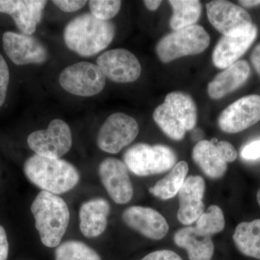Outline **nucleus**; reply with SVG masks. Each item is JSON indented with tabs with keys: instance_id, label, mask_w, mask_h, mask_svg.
<instances>
[{
	"instance_id": "obj_3",
	"label": "nucleus",
	"mask_w": 260,
	"mask_h": 260,
	"mask_svg": "<svg viewBox=\"0 0 260 260\" xmlns=\"http://www.w3.org/2000/svg\"><path fill=\"white\" fill-rule=\"evenodd\" d=\"M30 210L42 244L49 248L59 246L70 223L66 202L58 195L41 191L32 201Z\"/></svg>"
},
{
	"instance_id": "obj_30",
	"label": "nucleus",
	"mask_w": 260,
	"mask_h": 260,
	"mask_svg": "<svg viewBox=\"0 0 260 260\" xmlns=\"http://www.w3.org/2000/svg\"><path fill=\"white\" fill-rule=\"evenodd\" d=\"M10 81V71L4 57L0 54V107L4 104Z\"/></svg>"
},
{
	"instance_id": "obj_18",
	"label": "nucleus",
	"mask_w": 260,
	"mask_h": 260,
	"mask_svg": "<svg viewBox=\"0 0 260 260\" xmlns=\"http://www.w3.org/2000/svg\"><path fill=\"white\" fill-rule=\"evenodd\" d=\"M110 210V204L104 198H93L84 202L79 210L80 229L84 237L92 239L104 234Z\"/></svg>"
},
{
	"instance_id": "obj_4",
	"label": "nucleus",
	"mask_w": 260,
	"mask_h": 260,
	"mask_svg": "<svg viewBox=\"0 0 260 260\" xmlns=\"http://www.w3.org/2000/svg\"><path fill=\"white\" fill-rule=\"evenodd\" d=\"M124 162L130 172L139 177L155 175L171 170L177 164L174 150L164 145L137 143L124 154Z\"/></svg>"
},
{
	"instance_id": "obj_6",
	"label": "nucleus",
	"mask_w": 260,
	"mask_h": 260,
	"mask_svg": "<svg viewBox=\"0 0 260 260\" xmlns=\"http://www.w3.org/2000/svg\"><path fill=\"white\" fill-rule=\"evenodd\" d=\"M59 81L68 93L90 97L104 90L107 78L97 64L80 61L67 67L59 75Z\"/></svg>"
},
{
	"instance_id": "obj_31",
	"label": "nucleus",
	"mask_w": 260,
	"mask_h": 260,
	"mask_svg": "<svg viewBox=\"0 0 260 260\" xmlns=\"http://www.w3.org/2000/svg\"><path fill=\"white\" fill-rule=\"evenodd\" d=\"M215 146L224 161L232 162L237 160V151L232 143L227 141H220L215 144Z\"/></svg>"
},
{
	"instance_id": "obj_13",
	"label": "nucleus",
	"mask_w": 260,
	"mask_h": 260,
	"mask_svg": "<svg viewBox=\"0 0 260 260\" xmlns=\"http://www.w3.org/2000/svg\"><path fill=\"white\" fill-rule=\"evenodd\" d=\"M3 41L5 52L15 64H42L47 60V49L36 38L8 31Z\"/></svg>"
},
{
	"instance_id": "obj_1",
	"label": "nucleus",
	"mask_w": 260,
	"mask_h": 260,
	"mask_svg": "<svg viewBox=\"0 0 260 260\" xmlns=\"http://www.w3.org/2000/svg\"><path fill=\"white\" fill-rule=\"evenodd\" d=\"M115 25L99 20L91 13H84L65 27L67 47L82 56H91L109 47L115 36Z\"/></svg>"
},
{
	"instance_id": "obj_14",
	"label": "nucleus",
	"mask_w": 260,
	"mask_h": 260,
	"mask_svg": "<svg viewBox=\"0 0 260 260\" xmlns=\"http://www.w3.org/2000/svg\"><path fill=\"white\" fill-rule=\"evenodd\" d=\"M122 220L126 225L153 240H160L167 236L169 226L161 214L153 208L132 206L122 213Z\"/></svg>"
},
{
	"instance_id": "obj_27",
	"label": "nucleus",
	"mask_w": 260,
	"mask_h": 260,
	"mask_svg": "<svg viewBox=\"0 0 260 260\" xmlns=\"http://www.w3.org/2000/svg\"><path fill=\"white\" fill-rule=\"evenodd\" d=\"M55 260H102L93 248L77 240L67 241L56 246Z\"/></svg>"
},
{
	"instance_id": "obj_10",
	"label": "nucleus",
	"mask_w": 260,
	"mask_h": 260,
	"mask_svg": "<svg viewBox=\"0 0 260 260\" xmlns=\"http://www.w3.org/2000/svg\"><path fill=\"white\" fill-rule=\"evenodd\" d=\"M260 121V95H246L224 109L218 126L224 133L234 134L244 131Z\"/></svg>"
},
{
	"instance_id": "obj_32",
	"label": "nucleus",
	"mask_w": 260,
	"mask_h": 260,
	"mask_svg": "<svg viewBox=\"0 0 260 260\" xmlns=\"http://www.w3.org/2000/svg\"><path fill=\"white\" fill-rule=\"evenodd\" d=\"M240 154L244 160H253L260 158V139L244 145L241 150Z\"/></svg>"
},
{
	"instance_id": "obj_9",
	"label": "nucleus",
	"mask_w": 260,
	"mask_h": 260,
	"mask_svg": "<svg viewBox=\"0 0 260 260\" xmlns=\"http://www.w3.org/2000/svg\"><path fill=\"white\" fill-rule=\"evenodd\" d=\"M139 133V125L134 118L124 114L114 113L107 118L97 135L99 149L116 154L133 143Z\"/></svg>"
},
{
	"instance_id": "obj_26",
	"label": "nucleus",
	"mask_w": 260,
	"mask_h": 260,
	"mask_svg": "<svg viewBox=\"0 0 260 260\" xmlns=\"http://www.w3.org/2000/svg\"><path fill=\"white\" fill-rule=\"evenodd\" d=\"M153 119L162 131L171 139L181 140L186 134V128L182 121L166 103L155 108Z\"/></svg>"
},
{
	"instance_id": "obj_21",
	"label": "nucleus",
	"mask_w": 260,
	"mask_h": 260,
	"mask_svg": "<svg viewBox=\"0 0 260 260\" xmlns=\"http://www.w3.org/2000/svg\"><path fill=\"white\" fill-rule=\"evenodd\" d=\"M192 158L208 178L220 179L226 172L227 162L224 161L215 144L208 140H200L192 150Z\"/></svg>"
},
{
	"instance_id": "obj_34",
	"label": "nucleus",
	"mask_w": 260,
	"mask_h": 260,
	"mask_svg": "<svg viewBox=\"0 0 260 260\" xmlns=\"http://www.w3.org/2000/svg\"><path fill=\"white\" fill-rule=\"evenodd\" d=\"M141 260H183L179 254L171 250H158L153 251Z\"/></svg>"
},
{
	"instance_id": "obj_33",
	"label": "nucleus",
	"mask_w": 260,
	"mask_h": 260,
	"mask_svg": "<svg viewBox=\"0 0 260 260\" xmlns=\"http://www.w3.org/2000/svg\"><path fill=\"white\" fill-rule=\"evenodd\" d=\"M52 3L65 13H73L83 8L88 2L85 0H54Z\"/></svg>"
},
{
	"instance_id": "obj_22",
	"label": "nucleus",
	"mask_w": 260,
	"mask_h": 260,
	"mask_svg": "<svg viewBox=\"0 0 260 260\" xmlns=\"http://www.w3.org/2000/svg\"><path fill=\"white\" fill-rule=\"evenodd\" d=\"M233 239L242 254L260 260V219L239 223Z\"/></svg>"
},
{
	"instance_id": "obj_20",
	"label": "nucleus",
	"mask_w": 260,
	"mask_h": 260,
	"mask_svg": "<svg viewBox=\"0 0 260 260\" xmlns=\"http://www.w3.org/2000/svg\"><path fill=\"white\" fill-rule=\"evenodd\" d=\"M211 237L189 226L177 231L174 241L176 245L186 249L189 260H211L215 250Z\"/></svg>"
},
{
	"instance_id": "obj_16",
	"label": "nucleus",
	"mask_w": 260,
	"mask_h": 260,
	"mask_svg": "<svg viewBox=\"0 0 260 260\" xmlns=\"http://www.w3.org/2000/svg\"><path fill=\"white\" fill-rule=\"evenodd\" d=\"M47 3L44 0H0V13L10 15L20 31L31 35L42 20Z\"/></svg>"
},
{
	"instance_id": "obj_38",
	"label": "nucleus",
	"mask_w": 260,
	"mask_h": 260,
	"mask_svg": "<svg viewBox=\"0 0 260 260\" xmlns=\"http://www.w3.org/2000/svg\"><path fill=\"white\" fill-rule=\"evenodd\" d=\"M239 3L246 8H251V7L259 5L260 0H241V1H239Z\"/></svg>"
},
{
	"instance_id": "obj_37",
	"label": "nucleus",
	"mask_w": 260,
	"mask_h": 260,
	"mask_svg": "<svg viewBox=\"0 0 260 260\" xmlns=\"http://www.w3.org/2000/svg\"><path fill=\"white\" fill-rule=\"evenodd\" d=\"M161 3L162 1L160 0H145L144 1L145 7L150 11H155V10H158Z\"/></svg>"
},
{
	"instance_id": "obj_17",
	"label": "nucleus",
	"mask_w": 260,
	"mask_h": 260,
	"mask_svg": "<svg viewBox=\"0 0 260 260\" xmlns=\"http://www.w3.org/2000/svg\"><path fill=\"white\" fill-rule=\"evenodd\" d=\"M257 32V28L255 25H253L251 30L242 37L223 36L214 49V65L220 69H225L237 62L255 41Z\"/></svg>"
},
{
	"instance_id": "obj_12",
	"label": "nucleus",
	"mask_w": 260,
	"mask_h": 260,
	"mask_svg": "<svg viewBox=\"0 0 260 260\" xmlns=\"http://www.w3.org/2000/svg\"><path fill=\"white\" fill-rule=\"evenodd\" d=\"M99 174L103 186L113 201L124 205L133 198L134 189L124 162L115 158L104 159L99 165Z\"/></svg>"
},
{
	"instance_id": "obj_19",
	"label": "nucleus",
	"mask_w": 260,
	"mask_h": 260,
	"mask_svg": "<svg viewBox=\"0 0 260 260\" xmlns=\"http://www.w3.org/2000/svg\"><path fill=\"white\" fill-rule=\"evenodd\" d=\"M250 71L247 61H237L217 75L208 84V95L211 99H220L232 93L246 83Z\"/></svg>"
},
{
	"instance_id": "obj_2",
	"label": "nucleus",
	"mask_w": 260,
	"mask_h": 260,
	"mask_svg": "<svg viewBox=\"0 0 260 260\" xmlns=\"http://www.w3.org/2000/svg\"><path fill=\"white\" fill-rule=\"evenodd\" d=\"M23 171L32 184L56 195L72 190L80 181L79 172L70 162L37 154L25 160Z\"/></svg>"
},
{
	"instance_id": "obj_23",
	"label": "nucleus",
	"mask_w": 260,
	"mask_h": 260,
	"mask_svg": "<svg viewBox=\"0 0 260 260\" xmlns=\"http://www.w3.org/2000/svg\"><path fill=\"white\" fill-rule=\"evenodd\" d=\"M189 171L187 162L181 160L171 169L165 177L149 189V191L158 199L167 200L178 194L185 181Z\"/></svg>"
},
{
	"instance_id": "obj_36",
	"label": "nucleus",
	"mask_w": 260,
	"mask_h": 260,
	"mask_svg": "<svg viewBox=\"0 0 260 260\" xmlns=\"http://www.w3.org/2000/svg\"><path fill=\"white\" fill-rule=\"evenodd\" d=\"M250 59L251 64L260 76V43L251 51Z\"/></svg>"
},
{
	"instance_id": "obj_11",
	"label": "nucleus",
	"mask_w": 260,
	"mask_h": 260,
	"mask_svg": "<svg viewBox=\"0 0 260 260\" xmlns=\"http://www.w3.org/2000/svg\"><path fill=\"white\" fill-rule=\"evenodd\" d=\"M96 62L106 78L116 83H133L141 75L139 60L126 49L105 51L98 57Z\"/></svg>"
},
{
	"instance_id": "obj_7",
	"label": "nucleus",
	"mask_w": 260,
	"mask_h": 260,
	"mask_svg": "<svg viewBox=\"0 0 260 260\" xmlns=\"http://www.w3.org/2000/svg\"><path fill=\"white\" fill-rule=\"evenodd\" d=\"M207 14L212 25L226 37L245 35L254 24L249 13L242 7L224 0L206 4Z\"/></svg>"
},
{
	"instance_id": "obj_39",
	"label": "nucleus",
	"mask_w": 260,
	"mask_h": 260,
	"mask_svg": "<svg viewBox=\"0 0 260 260\" xmlns=\"http://www.w3.org/2000/svg\"><path fill=\"white\" fill-rule=\"evenodd\" d=\"M256 200H257L258 204H259L260 206V189L259 191H257V194H256Z\"/></svg>"
},
{
	"instance_id": "obj_25",
	"label": "nucleus",
	"mask_w": 260,
	"mask_h": 260,
	"mask_svg": "<svg viewBox=\"0 0 260 260\" xmlns=\"http://www.w3.org/2000/svg\"><path fill=\"white\" fill-rule=\"evenodd\" d=\"M173 15L170 20L171 28L174 30L194 25L202 13V5L198 0H170Z\"/></svg>"
},
{
	"instance_id": "obj_5",
	"label": "nucleus",
	"mask_w": 260,
	"mask_h": 260,
	"mask_svg": "<svg viewBox=\"0 0 260 260\" xmlns=\"http://www.w3.org/2000/svg\"><path fill=\"white\" fill-rule=\"evenodd\" d=\"M210 36L203 26L193 25L162 37L156 47L160 60L170 62L183 56L201 54L209 47Z\"/></svg>"
},
{
	"instance_id": "obj_24",
	"label": "nucleus",
	"mask_w": 260,
	"mask_h": 260,
	"mask_svg": "<svg viewBox=\"0 0 260 260\" xmlns=\"http://www.w3.org/2000/svg\"><path fill=\"white\" fill-rule=\"evenodd\" d=\"M166 104L182 121L186 131L194 129L198 122V110L192 98L180 91H174L166 96Z\"/></svg>"
},
{
	"instance_id": "obj_29",
	"label": "nucleus",
	"mask_w": 260,
	"mask_h": 260,
	"mask_svg": "<svg viewBox=\"0 0 260 260\" xmlns=\"http://www.w3.org/2000/svg\"><path fill=\"white\" fill-rule=\"evenodd\" d=\"M88 5L90 13L95 18L109 21L119 13L121 2L119 0H90Z\"/></svg>"
},
{
	"instance_id": "obj_28",
	"label": "nucleus",
	"mask_w": 260,
	"mask_h": 260,
	"mask_svg": "<svg viewBox=\"0 0 260 260\" xmlns=\"http://www.w3.org/2000/svg\"><path fill=\"white\" fill-rule=\"evenodd\" d=\"M225 218L221 208L218 205L209 207L208 211L204 212L196 221V228L200 232L209 235L221 232L225 228Z\"/></svg>"
},
{
	"instance_id": "obj_8",
	"label": "nucleus",
	"mask_w": 260,
	"mask_h": 260,
	"mask_svg": "<svg viewBox=\"0 0 260 260\" xmlns=\"http://www.w3.org/2000/svg\"><path fill=\"white\" fill-rule=\"evenodd\" d=\"M29 148L37 155L49 158H60L70 151L73 136L69 125L64 121L55 119L47 129L37 130L29 135Z\"/></svg>"
},
{
	"instance_id": "obj_35",
	"label": "nucleus",
	"mask_w": 260,
	"mask_h": 260,
	"mask_svg": "<svg viewBox=\"0 0 260 260\" xmlns=\"http://www.w3.org/2000/svg\"><path fill=\"white\" fill-rule=\"evenodd\" d=\"M9 254V243L4 228L0 225V260H7Z\"/></svg>"
},
{
	"instance_id": "obj_15",
	"label": "nucleus",
	"mask_w": 260,
	"mask_h": 260,
	"mask_svg": "<svg viewBox=\"0 0 260 260\" xmlns=\"http://www.w3.org/2000/svg\"><path fill=\"white\" fill-rule=\"evenodd\" d=\"M205 191L204 179L200 176L186 177L178 195L179 208L177 218L181 223L189 225L196 223L204 213L203 198Z\"/></svg>"
}]
</instances>
